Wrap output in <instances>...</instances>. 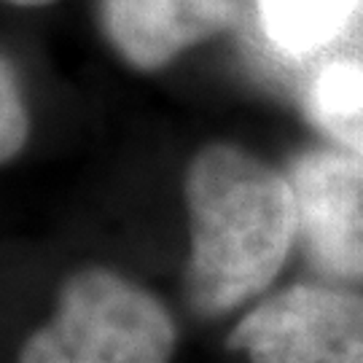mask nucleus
I'll return each instance as SVG.
<instances>
[{"label":"nucleus","instance_id":"3","mask_svg":"<svg viewBox=\"0 0 363 363\" xmlns=\"http://www.w3.org/2000/svg\"><path fill=\"white\" fill-rule=\"evenodd\" d=\"M229 345L250 363H363V294L288 288L247 312Z\"/></svg>","mask_w":363,"mask_h":363},{"label":"nucleus","instance_id":"2","mask_svg":"<svg viewBox=\"0 0 363 363\" xmlns=\"http://www.w3.org/2000/svg\"><path fill=\"white\" fill-rule=\"evenodd\" d=\"M175 342L172 315L154 294L111 269H84L62 286L19 363H169Z\"/></svg>","mask_w":363,"mask_h":363},{"label":"nucleus","instance_id":"7","mask_svg":"<svg viewBox=\"0 0 363 363\" xmlns=\"http://www.w3.org/2000/svg\"><path fill=\"white\" fill-rule=\"evenodd\" d=\"M298 78L312 124L363 159V60H328Z\"/></svg>","mask_w":363,"mask_h":363},{"label":"nucleus","instance_id":"4","mask_svg":"<svg viewBox=\"0 0 363 363\" xmlns=\"http://www.w3.org/2000/svg\"><path fill=\"white\" fill-rule=\"evenodd\" d=\"M288 183L296 199L298 237L320 274L363 280V159L342 151H307Z\"/></svg>","mask_w":363,"mask_h":363},{"label":"nucleus","instance_id":"1","mask_svg":"<svg viewBox=\"0 0 363 363\" xmlns=\"http://www.w3.org/2000/svg\"><path fill=\"white\" fill-rule=\"evenodd\" d=\"M191 256L186 294L199 315H223L259 296L298 234L288 178L234 145H210L186 172Z\"/></svg>","mask_w":363,"mask_h":363},{"label":"nucleus","instance_id":"6","mask_svg":"<svg viewBox=\"0 0 363 363\" xmlns=\"http://www.w3.org/2000/svg\"><path fill=\"white\" fill-rule=\"evenodd\" d=\"M97 9L108 40L138 70L169 65L242 19L237 0H97Z\"/></svg>","mask_w":363,"mask_h":363},{"label":"nucleus","instance_id":"5","mask_svg":"<svg viewBox=\"0 0 363 363\" xmlns=\"http://www.w3.org/2000/svg\"><path fill=\"white\" fill-rule=\"evenodd\" d=\"M247 22L261 57L298 76L328 60H363V0H250Z\"/></svg>","mask_w":363,"mask_h":363},{"label":"nucleus","instance_id":"9","mask_svg":"<svg viewBox=\"0 0 363 363\" xmlns=\"http://www.w3.org/2000/svg\"><path fill=\"white\" fill-rule=\"evenodd\" d=\"M6 3H13V6H49L54 0H6Z\"/></svg>","mask_w":363,"mask_h":363},{"label":"nucleus","instance_id":"8","mask_svg":"<svg viewBox=\"0 0 363 363\" xmlns=\"http://www.w3.org/2000/svg\"><path fill=\"white\" fill-rule=\"evenodd\" d=\"M0 111H3V130H0V143H3V162H11L13 156L22 151L27 140V111L22 103V94L16 86V73L9 60H3V73H0Z\"/></svg>","mask_w":363,"mask_h":363}]
</instances>
